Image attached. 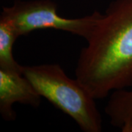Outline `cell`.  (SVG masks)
<instances>
[{"label": "cell", "mask_w": 132, "mask_h": 132, "mask_svg": "<svg viewBox=\"0 0 132 132\" xmlns=\"http://www.w3.org/2000/svg\"><path fill=\"white\" fill-rule=\"evenodd\" d=\"M22 73L40 95L71 117L84 132H101L102 118L95 99L59 64L23 65Z\"/></svg>", "instance_id": "cell-2"}, {"label": "cell", "mask_w": 132, "mask_h": 132, "mask_svg": "<svg viewBox=\"0 0 132 132\" xmlns=\"http://www.w3.org/2000/svg\"><path fill=\"white\" fill-rule=\"evenodd\" d=\"M41 96L28 79L19 71L0 68V114L6 121L16 118L13 106L15 103L38 107Z\"/></svg>", "instance_id": "cell-4"}, {"label": "cell", "mask_w": 132, "mask_h": 132, "mask_svg": "<svg viewBox=\"0 0 132 132\" xmlns=\"http://www.w3.org/2000/svg\"><path fill=\"white\" fill-rule=\"evenodd\" d=\"M81 50L76 79L95 100L132 86V0H113Z\"/></svg>", "instance_id": "cell-1"}, {"label": "cell", "mask_w": 132, "mask_h": 132, "mask_svg": "<svg viewBox=\"0 0 132 132\" xmlns=\"http://www.w3.org/2000/svg\"><path fill=\"white\" fill-rule=\"evenodd\" d=\"M18 38L13 27L0 19V68L22 73L23 65L15 61L13 54V45Z\"/></svg>", "instance_id": "cell-6"}, {"label": "cell", "mask_w": 132, "mask_h": 132, "mask_svg": "<svg viewBox=\"0 0 132 132\" xmlns=\"http://www.w3.org/2000/svg\"><path fill=\"white\" fill-rule=\"evenodd\" d=\"M105 113L114 127L132 132V90L114 91L105 107Z\"/></svg>", "instance_id": "cell-5"}, {"label": "cell", "mask_w": 132, "mask_h": 132, "mask_svg": "<svg viewBox=\"0 0 132 132\" xmlns=\"http://www.w3.org/2000/svg\"><path fill=\"white\" fill-rule=\"evenodd\" d=\"M101 14L95 10L81 18L67 19L59 15L57 5L52 0H15L11 6L2 8L0 19L13 27L18 37L38 29H53L70 32L87 40Z\"/></svg>", "instance_id": "cell-3"}]
</instances>
